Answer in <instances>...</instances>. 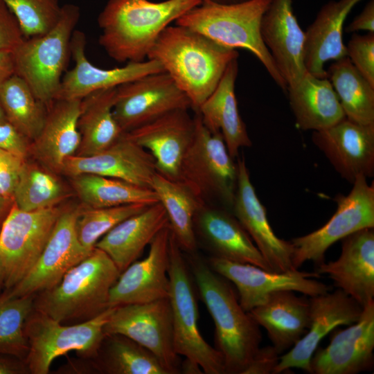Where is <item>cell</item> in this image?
I'll return each instance as SVG.
<instances>
[{
    "mask_svg": "<svg viewBox=\"0 0 374 374\" xmlns=\"http://www.w3.org/2000/svg\"><path fill=\"white\" fill-rule=\"evenodd\" d=\"M271 0H248L233 4L202 1L175 22L224 46L251 52L285 92L287 85L260 35L262 17Z\"/></svg>",
    "mask_w": 374,
    "mask_h": 374,
    "instance_id": "5b68a950",
    "label": "cell"
},
{
    "mask_svg": "<svg viewBox=\"0 0 374 374\" xmlns=\"http://www.w3.org/2000/svg\"><path fill=\"white\" fill-rule=\"evenodd\" d=\"M367 30L374 33V0H370L362 11L346 26V33Z\"/></svg>",
    "mask_w": 374,
    "mask_h": 374,
    "instance_id": "c3c4849f",
    "label": "cell"
},
{
    "mask_svg": "<svg viewBox=\"0 0 374 374\" xmlns=\"http://www.w3.org/2000/svg\"><path fill=\"white\" fill-rule=\"evenodd\" d=\"M238 57L237 50L175 24L161 32L147 59L162 66L197 112L218 84L229 64Z\"/></svg>",
    "mask_w": 374,
    "mask_h": 374,
    "instance_id": "6da1fadb",
    "label": "cell"
},
{
    "mask_svg": "<svg viewBox=\"0 0 374 374\" xmlns=\"http://www.w3.org/2000/svg\"><path fill=\"white\" fill-rule=\"evenodd\" d=\"M202 1H211L216 3H220V4H233V3H239L242 2L247 1L248 0H201Z\"/></svg>",
    "mask_w": 374,
    "mask_h": 374,
    "instance_id": "db71d44e",
    "label": "cell"
},
{
    "mask_svg": "<svg viewBox=\"0 0 374 374\" xmlns=\"http://www.w3.org/2000/svg\"><path fill=\"white\" fill-rule=\"evenodd\" d=\"M151 188L166 210L170 228L179 247L194 253L197 249L194 220L203 206L181 184L157 172L152 178Z\"/></svg>",
    "mask_w": 374,
    "mask_h": 374,
    "instance_id": "e575fe53",
    "label": "cell"
},
{
    "mask_svg": "<svg viewBox=\"0 0 374 374\" xmlns=\"http://www.w3.org/2000/svg\"><path fill=\"white\" fill-rule=\"evenodd\" d=\"M168 224L166 210L159 202L118 223L96 242L95 247L103 251L121 273Z\"/></svg>",
    "mask_w": 374,
    "mask_h": 374,
    "instance_id": "f546056e",
    "label": "cell"
},
{
    "mask_svg": "<svg viewBox=\"0 0 374 374\" xmlns=\"http://www.w3.org/2000/svg\"><path fill=\"white\" fill-rule=\"evenodd\" d=\"M353 184L348 195L335 197L337 210L323 226L291 240L294 269L308 261L319 265L324 262L326 251L336 242L357 231L374 228L373 182L369 185L366 177L359 176Z\"/></svg>",
    "mask_w": 374,
    "mask_h": 374,
    "instance_id": "8fae6325",
    "label": "cell"
},
{
    "mask_svg": "<svg viewBox=\"0 0 374 374\" xmlns=\"http://www.w3.org/2000/svg\"><path fill=\"white\" fill-rule=\"evenodd\" d=\"M25 160L0 150V195L12 199Z\"/></svg>",
    "mask_w": 374,
    "mask_h": 374,
    "instance_id": "ee69618b",
    "label": "cell"
},
{
    "mask_svg": "<svg viewBox=\"0 0 374 374\" xmlns=\"http://www.w3.org/2000/svg\"><path fill=\"white\" fill-rule=\"evenodd\" d=\"M80 103L81 99L55 100L48 107L44 125L30 143V152L47 170L61 172L65 161L78 151Z\"/></svg>",
    "mask_w": 374,
    "mask_h": 374,
    "instance_id": "4316f807",
    "label": "cell"
},
{
    "mask_svg": "<svg viewBox=\"0 0 374 374\" xmlns=\"http://www.w3.org/2000/svg\"><path fill=\"white\" fill-rule=\"evenodd\" d=\"M0 150L25 160L30 152V141L7 120L1 121Z\"/></svg>",
    "mask_w": 374,
    "mask_h": 374,
    "instance_id": "bcb514c9",
    "label": "cell"
},
{
    "mask_svg": "<svg viewBox=\"0 0 374 374\" xmlns=\"http://www.w3.org/2000/svg\"><path fill=\"white\" fill-rule=\"evenodd\" d=\"M29 373L24 362L16 357L0 355V374Z\"/></svg>",
    "mask_w": 374,
    "mask_h": 374,
    "instance_id": "681fc988",
    "label": "cell"
},
{
    "mask_svg": "<svg viewBox=\"0 0 374 374\" xmlns=\"http://www.w3.org/2000/svg\"><path fill=\"white\" fill-rule=\"evenodd\" d=\"M238 73V57L229 64L214 91L197 112L210 131L222 134L233 159L238 155L240 148L251 145L245 123L238 111L235 93Z\"/></svg>",
    "mask_w": 374,
    "mask_h": 374,
    "instance_id": "4dcf8cb0",
    "label": "cell"
},
{
    "mask_svg": "<svg viewBox=\"0 0 374 374\" xmlns=\"http://www.w3.org/2000/svg\"><path fill=\"white\" fill-rule=\"evenodd\" d=\"M207 262L215 271L235 285L239 302L246 312L262 303L274 292L291 290L314 296L329 291L328 285L312 278L320 276L316 271H301L294 269L276 272L251 264L213 256Z\"/></svg>",
    "mask_w": 374,
    "mask_h": 374,
    "instance_id": "5bb4252c",
    "label": "cell"
},
{
    "mask_svg": "<svg viewBox=\"0 0 374 374\" xmlns=\"http://www.w3.org/2000/svg\"><path fill=\"white\" fill-rule=\"evenodd\" d=\"M71 52L74 66L63 75L55 100L82 99L98 90L117 87L148 74L165 72L158 62L150 59L129 62L112 69L96 66L86 55V36L78 30L73 33Z\"/></svg>",
    "mask_w": 374,
    "mask_h": 374,
    "instance_id": "44dd1931",
    "label": "cell"
},
{
    "mask_svg": "<svg viewBox=\"0 0 374 374\" xmlns=\"http://www.w3.org/2000/svg\"><path fill=\"white\" fill-rule=\"evenodd\" d=\"M170 236L168 224L150 242L148 256L134 261L121 273L110 291L109 308L168 297Z\"/></svg>",
    "mask_w": 374,
    "mask_h": 374,
    "instance_id": "ac0fdd59",
    "label": "cell"
},
{
    "mask_svg": "<svg viewBox=\"0 0 374 374\" xmlns=\"http://www.w3.org/2000/svg\"><path fill=\"white\" fill-rule=\"evenodd\" d=\"M238 179L232 213L247 232L270 269L285 272L294 269L293 245L274 233L265 206L259 200L251 181L243 157L237 162Z\"/></svg>",
    "mask_w": 374,
    "mask_h": 374,
    "instance_id": "ffe728a7",
    "label": "cell"
},
{
    "mask_svg": "<svg viewBox=\"0 0 374 374\" xmlns=\"http://www.w3.org/2000/svg\"><path fill=\"white\" fill-rule=\"evenodd\" d=\"M362 0H337L325 3L305 31L304 64L310 74L327 78L324 64L347 57L344 24L353 7Z\"/></svg>",
    "mask_w": 374,
    "mask_h": 374,
    "instance_id": "83f0119b",
    "label": "cell"
},
{
    "mask_svg": "<svg viewBox=\"0 0 374 374\" xmlns=\"http://www.w3.org/2000/svg\"><path fill=\"white\" fill-rule=\"evenodd\" d=\"M327 77L335 91L346 117L362 125L374 124V86L354 66L348 57L335 61Z\"/></svg>",
    "mask_w": 374,
    "mask_h": 374,
    "instance_id": "8d00e7d4",
    "label": "cell"
},
{
    "mask_svg": "<svg viewBox=\"0 0 374 374\" xmlns=\"http://www.w3.org/2000/svg\"><path fill=\"white\" fill-rule=\"evenodd\" d=\"M313 143L335 170L353 184L359 176L374 175V124L362 125L346 117L333 125L313 131Z\"/></svg>",
    "mask_w": 374,
    "mask_h": 374,
    "instance_id": "d6986e66",
    "label": "cell"
},
{
    "mask_svg": "<svg viewBox=\"0 0 374 374\" xmlns=\"http://www.w3.org/2000/svg\"><path fill=\"white\" fill-rule=\"evenodd\" d=\"M280 355L272 345L260 347L243 374H274Z\"/></svg>",
    "mask_w": 374,
    "mask_h": 374,
    "instance_id": "7dc6e473",
    "label": "cell"
},
{
    "mask_svg": "<svg viewBox=\"0 0 374 374\" xmlns=\"http://www.w3.org/2000/svg\"><path fill=\"white\" fill-rule=\"evenodd\" d=\"M35 296H10L6 291L0 294V355L24 362L29 350L24 323L34 309Z\"/></svg>",
    "mask_w": 374,
    "mask_h": 374,
    "instance_id": "f35d334b",
    "label": "cell"
},
{
    "mask_svg": "<svg viewBox=\"0 0 374 374\" xmlns=\"http://www.w3.org/2000/svg\"><path fill=\"white\" fill-rule=\"evenodd\" d=\"M289 101L298 127L303 130L328 128L346 118L337 95L327 78L307 73L287 87Z\"/></svg>",
    "mask_w": 374,
    "mask_h": 374,
    "instance_id": "1f68e13d",
    "label": "cell"
},
{
    "mask_svg": "<svg viewBox=\"0 0 374 374\" xmlns=\"http://www.w3.org/2000/svg\"><path fill=\"white\" fill-rule=\"evenodd\" d=\"M150 205L130 204L112 207H82L76 220V233L82 246L91 251L109 231Z\"/></svg>",
    "mask_w": 374,
    "mask_h": 374,
    "instance_id": "60d3db41",
    "label": "cell"
},
{
    "mask_svg": "<svg viewBox=\"0 0 374 374\" xmlns=\"http://www.w3.org/2000/svg\"><path fill=\"white\" fill-rule=\"evenodd\" d=\"M121 271L94 247L53 287L35 294L34 309L64 324L90 320L109 308L112 287Z\"/></svg>",
    "mask_w": 374,
    "mask_h": 374,
    "instance_id": "277c9868",
    "label": "cell"
},
{
    "mask_svg": "<svg viewBox=\"0 0 374 374\" xmlns=\"http://www.w3.org/2000/svg\"><path fill=\"white\" fill-rule=\"evenodd\" d=\"M168 299L177 353L197 364L206 374H226L221 353L204 339L191 273L171 231L169 248Z\"/></svg>",
    "mask_w": 374,
    "mask_h": 374,
    "instance_id": "ba28073f",
    "label": "cell"
},
{
    "mask_svg": "<svg viewBox=\"0 0 374 374\" xmlns=\"http://www.w3.org/2000/svg\"><path fill=\"white\" fill-rule=\"evenodd\" d=\"M264 328L279 354L292 348L306 332L310 301L291 290L270 294L260 305L248 312Z\"/></svg>",
    "mask_w": 374,
    "mask_h": 374,
    "instance_id": "f1b7e54d",
    "label": "cell"
},
{
    "mask_svg": "<svg viewBox=\"0 0 374 374\" xmlns=\"http://www.w3.org/2000/svg\"><path fill=\"white\" fill-rule=\"evenodd\" d=\"M80 17L73 3L62 6L60 19L46 33L25 37L12 51L15 74L48 107L55 100L63 74L71 58V44Z\"/></svg>",
    "mask_w": 374,
    "mask_h": 374,
    "instance_id": "8992f818",
    "label": "cell"
},
{
    "mask_svg": "<svg viewBox=\"0 0 374 374\" xmlns=\"http://www.w3.org/2000/svg\"><path fill=\"white\" fill-rule=\"evenodd\" d=\"M25 37L16 17L0 0V51H13Z\"/></svg>",
    "mask_w": 374,
    "mask_h": 374,
    "instance_id": "f6af8a7d",
    "label": "cell"
},
{
    "mask_svg": "<svg viewBox=\"0 0 374 374\" xmlns=\"http://www.w3.org/2000/svg\"><path fill=\"white\" fill-rule=\"evenodd\" d=\"M116 87L93 91L81 99L78 127L80 143L75 155L91 156L113 144L124 133L114 114Z\"/></svg>",
    "mask_w": 374,
    "mask_h": 374,
    "instance_id": "d6a6232c",
    "label": "cell"
},
{
    "mask_svg": "<svg viewBox=\"0 0 374 374\" xmlns=\"http://www.w3.org/2000/svg\"><path fill=\"white\" fill-rule=\"evenodd\" d=\"M71 184L80 200L91 208H105L130 204L151 205L159 202L150 188L94 174H81L71 177Z\"/></svg>",
    "mask_w": 374,
    "mask_h": 374,
    "instance_id": "d590c367",
    "label": "cell"
},
{
    "mask_svg": "<svg viewBox=\"0 0 374 374\" xmlns=\"http://www.w3.org/2000/svg\"><path fill=\"white\" fill-rule=\"evenodd\" d=\"M0 103L6 120L30 142L36 139L44 125L48 106L35 96L27 82L13 74L0 86Z\"/></svg>",
    "mask_w": 374,
    "mask_h": 374,
    "instance_id": "74e56055",
    "label": "cell"
},
{
    "mask_svg": "<svg viewBox=\"0 0 374 374\" xmlns=\"http://www.w3.org/2000/svg\"><path fill=\"white\" fill-rule=\"evenodd\" d=\"M180 373L185 374H202L204 373L202 368L195 362L186 359L181 362Z\"/></svg>",
    "mask_w": 374,
    "mask_h": 374,
    "instance_id": "816d5d0a",
    "label": "cell"
},
{
    "mask_svg": "<svg viewBox=\"0 0 374 374\" xmlns=\"http://www.w3.org/2000/svg\"><path fill=\"white\" fill-rule=\"evenodd\" d=\"M201 0H108L97 21L98 43L114 60L145 61L161 32Z\"/></svg>",
    "mask_w": 374,
    "mask_h": 374,
    "instance_id": "7a4b0ae2",
    "label": "cell"
},
{
    "mask_svg": "<svg viewBox=\"0 0 374 374\" xmlns=\"http://www.w3.org/2000/svg\"><path fill=\"white\" fill-rule=\"evenodd\" d=\"M195 133L180 165L177 181L204 206L216 199L232 209L237 186V164L229 154L222 134L210 131L199 113Z\"/></svg>",
    "mask_w": 374,
    "mask_h": 374,
    "instance_id": "52a82bcc",
    "label": "cell"
},
{
    "mask_svg": "<svg viewBox=\"0 0 374 374\" xmlns=\"http://www.w3.org/2000/svg\"><path fill=\"white\" fill-rule=\"evenodd\" d=\"M113 308L107 309L90 320L74 324L62 323L33 309L24 323L29 345L24 362L29 373L47 374L56 357L71 350L87 359L93 357Z\"/></svg>",
    "mask_w": 374,
    "mask_h": 374,
    "instance_id": "9c48e42d",
    "label": "cell"
},
{
    "mask_svg": "<svg viewBox=\"0 0 374 374\" xmlns=\"http://www.w3.org/2000/svg\"><path fill=\"white\" fill-rule=\"evenodd\" d=\"M89 360L100 373L169 374L152 353L119 334H105L96 355Z\"/></svg>",
    "mask_w": 374,
    "mask_h": 374,
    "instance_id": "836d02e7",
    "label": "cell"
},
{
    "mask_svg": "<svg viewBox=\"0 0 374 374\" xmlns=\"http://www.w3.org/2000/svg\"><path fill=\"white\" fill-rule=\"evenodd\" d=\"M338 259L317 265L335 285L364 307L374 300V230L357 231L341 240Z\"/></svg>",
    "mask_w": 374,
    "mask_h": 374,
    "instance_id": "d4e9b609",
    "label": "cell"
},
{
    "mask_svg": "<svg viewBox=\"0 0 374 374\" xmlns=\"http://www.w3.org/2000/svg\"><path fill=\"white\" fill-rule=\"evenodd\" d=\"M15 73V62L12 51H0V86Z\"/></svg>",
    "mask_w": 374,
    "mask_h": 374,
    "instance_id": "f907efd6",
    "label": "cell"
},
{
    "mask_svg": "<svg viewBox=\"0 0 374 374\" xmlns=\"http://www.w3.org/2000/svg\"><path fill=\"white\" fill-rule=\"evenodd\" d=\"M65 195L60 181L46 168L25 161L12 199L19 209L33 211L55 206Z\"/></svg>",
    "mask_w": 374,
    "mask_h": 374,
    "instance_id": "ab89813d",
    "label": "cell"
},
{
    "mask_svg": "<svg viewBox=\"0 0 374 374\" xmlns=\"http://www.w3.org/2000/svg\"><path fill=\"white\" fill-rule=\"evenodd\" d=\"M306 332L287 353L280 356L274 374L292 368L310 373V360L321 341L339 326H349L360 317L363 307L341 290L310 296Z\"/></svg>",
    "mask_w": 374,
    "mask_h": 374,
    "instance_id": "2e32d148",
    "label": "cell"
},
{
    "mask_svg": "<svg viewBox=\"0 0 374 374\" xmlns=\"http://www.w3.org/2000/svg\"><path fill=\"white\" fill-rule=\"evenodd\" d=\"M10 200V199L0 195V217L3 213L5 209H6Z\"/></svg>",
    "mask_w": 374,
    "mask_h": 374,
    "instance_id": "11a10c76",
    "label": "cell"
},
{
    "mask_svg": "<svg viewBox=\"0 0 374 374\" xmlns=\"http://www.w3.org/2000/svg\"><path fill=\"white\" fill-rule=\"evenodd\" d=\"M62 211L57 206L25 211L13 204L0 229L5 289L16 285L41 256Z\"/></svg>",
    "mask_w": 374,
    "mask_h": 374,
    "instance_id": "30bf717a",
    "label": "cell"
},
{
    "mask_svg": "<svg viewBox=\"0 0 374 374\" xmlns=\"http://www.w3.org/2000/svg\"><path fill=\"white\" fill-rule=\"evenodd\" d=\"M197 229L213 255L233 262L251 264L271 271L253 240L229 211L201 207L194 220Z\"/></svg>",
    "mask_w": 374,
    "mask_h": 374,
    "instance_id": "484cf974",
    "label": "cell"
},
{
    "mask_svg": "<svg viewBox=\"0 0 374 374\" xmlns=\"http://www.w3.org/2000/svg\"><path fill=\"white\" fill-rule=\"evenodd\" d=\"M190 255L187 263L213 320L215 348L224 359L226 374H243L260 348V326L242 308L230 282L207 261Z\"/></svg>",
    "mask_w": 374,
    "mask_h": 374,
    "instance_id": "3957f363",
    "label": "cell"
},
{
    "mask_svg": "<svg viewBox=\"0 0 374 374\" xmlns=\"http://www.w3.org/2000/svg\"><path fill=\"white\" fill-rule=\"evenodd\" d=\"M191 103L166 72L143 75L116 87L113 114L124 133Z\"/></svg>",
    "mask_w": 374,
    "mask_h": 374,
    "instance_id": "4fadbf2b",
    "label": "cell"
},
{
    "mask_svg": "<svg viewBox=\"0 0 374 374\" xmlns=\"http://www.w3.org/2000/svg\"><path fill=\"white\" fill-rule=\"evenodd\" d=\"M195 127V118L188 109H176L125 134L150 153L157 172L176 180Z\"/></svg>",
    "mask_w": 374,
    "mask_h": 374,
    "instance_id": "603a6c76",
    "label": "cell"
},
{
    "mask_svg": "<svg viewBox=\"0 0 374 374\" xmlns=\"http://www.w3.org/2000/svg\"><path fill=\"white\" fill-rule=\"evenodd\" d=\"M331 332L328 346L317 348L311 358V374H357L373 369L374 300L363 307L355 323Z\"/></svg>",
    "mask_w": 374,
    "mask_h": 374,
    "instance_id": "e0dca14e",
    "label": "cell"
},
{
    "mask_svg": "<svg viewBox=\"0 0 374 374\" xmlns=\"http://www.w3.org/2000/svg\"><path fill=\"white\" fill-rule=\"evenodd\" d=\"M346 46L352 64L374 86V33L354 34Z\"/></svg>",
    "mask_w": 374,
    "mask_h": 374,
    "instance_id": "7bdbcfd3",
    "label": "cell"
},
{
    "mask_svg": "<svg viewBox=\"0 0 374 374\" xmlns=\"http://www.w3.org/2000/svg\"><path fill=\"white\" fill-rule=\"evenodd\" d=\"M5 289V274L2 262L0 259V294Z\"/></svg>",
    "mask_w": 374,
    "mask_h": 374,
    "instance_id": "f5cc1de1",
    "label": "cell"
},
{
    "mask_svg": "<svg viewBox=\"0 0 374 374\" xmlns=\"http://www.w3.org/2000/svg\"><path fill=\"white\" fill-rule=\"evenodd\" d=\"M16 17L25 37L44 35L58 21L59 0H2Z\"/></svg>",
    "mask_w": 374,
    "mask_h": 374,
    "instance_id": "b9f144b4",
    "label": "cell"
},
{
    "mask_svg": "<svg viewBox=\"0 0 374 374\" xmlns=\"http://www.w3.org/2000/svg\"><path fill=\"white\" fill-rule=\"evenodd\" d=\"M260 35L287 87L299 82L308 73L305 32L294 15L292 0L271 1L261 19Z\"/></svg>",
    "mask_w": 374,
    "mask_h": 374,
    "instance_id": "cb8c5ba5",
    "label": "cell"
},
{
    "mask_svg": "<svg viewBox=\"0 0 374 374\" xmlns=\"http://www.w3.org/2000/svg\"><path fill=\"white\" fill-rule=\"evenodd\" d=\"M104 333L132 339L152 353L169 374L180 373L181 362L175 348L168 297L114 307Z\"/></svg>",
    "mask_w": 374,
    "mask_h": 374,
    "instance_id": "7c38bea8",
    "label": "cell"
},
{
    "mask_svg": "<svg viewBox=\"0 0 374 374\" xmlns=\"http://www.w3.org/2000/svg\"><path fill=\"white\" fill-rule=\"evenodd\" d=\"M156 172L155 162L150 153L128 138L125 133L97 154L69 157L61 172L69 177L94 174L150 189Z\"/></svg>",
    "mask_w": 374,
    "mask_h": 374,
    "instance_id": "7402d4cb",
    "label": "cell"
},
{
    "mask_svg": "<svg viewBox=\"0 0 374 374\" xmlns=\"http://www.w3.org/2000/svg\"><path fill=\"white\" fill-rule=\"evenodd\" d=\"M82 206L62 209L51 235L37 262L12 288L10 296L36 294L58 284L66 272L91 252L80 244L76 220Z\"/></svg>",
    "mask_w": 374,
    "mask_h": 374,
    "instance_id": "9a60e30c",
    "label": "cell"
},
{
    "mask_svg": "<svg viewBox=\"0 0 374 374\" xmlns=\"http://www.w3.org/2000/svg\"><path fill=\"white\" fill-rule=\"evenodd\" d=\"M6 120L5 113L3 112V107L1 106V104L0 103V121Z\"/></svg>",
    "mask_w": 374,
    "mask_h": 374,
    "instance_id": "9f6ffc18",
    "label": "cell"
}]
</instances>
